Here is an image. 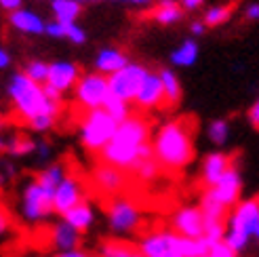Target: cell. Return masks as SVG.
Returning a JSON list of instances; mask_svg holds the SVG:
<instances>
[{
    "instance_id": "6da1fadb",
    "label": "cell",
    "mask_w": 259,
    "mask_h": 257,
    "mask_svg": "<svg viewBox=\"0 0 259 257\" xmlns=\"http://www.w3.org/2000/svg\"><path fill=\"white\" fill-rule=\"evenodd\" d=\"M152 124L141 114H131L116 128V135L110 144L99 152V160L112 164L124 173H131L135 166L154 156L152 152Z\"/></svg>"
},
{
    "instance_id": "7a4b0ae2",
    "label": "cell",
    "mask_w": 259,
    "mask_h": 257,
    "mask_svg": "<svg viewBox=\"0 0 259 257\" xmlns=\"http://www.w3.org/2000/svg\"><path fill=\"white\" fill-rule=\"evenodd\" d=\"M152 152L162 171L179 173L194 160V120L175 118L152 135Z\"/></svg>"
},
{
    "instance_id": "3957f363",
    "label": "cell",
    "mask_w": 259,
    "mask_h": 257,
    "mask_svg": "<svg viewBox=\"0 0 259 257\" xmlns=\"http://www.w3.org/2000/svg\"><path fill=\"white\" fill-rule=\"evenodd\" d=\"M7 91H9L13 112H15V116L21 122L30 124L38 116H57L59 118L63 101L51 99L45 93V87L32 82L23 72H17L11 76Z\"/></svg>"
},
{
    "instance_id": "277c9868",
    "label": "cell",
    "mask_w": 259,
    "mask_h": 257,
    "mask_svg": "<svg viewBox=\"0 0 259 257\" xmlns=\"http://www.w3.org/2000/svg\"><path fill=\"white\" fill-rule=\"evenodd\" d=\"M257 217H259V196L242 200L232 209V215L228 217L226 236H224V242L232 251L238 253L247 247L249 238L253 236Z\"/></svg>"
},
{
    "instance_id": "5b68a950",
    "label": "cell",
    "mask_w": 259,
    "mask_h": 257,
    "mask_svg": "<svg viewBox=\"0 0 259 257\" xmlns=\"http://www.w3.org/2000/svg\"><path fill=\"white\" fill-rule=\"evenodd\" d=\"M78 126H80V141H82L84 150L99 156V152L106 148L112 141V137L116 135L118 122L103 108H99V110L82 112Z\"/></svg>"
},
{
    "instance_id": "8992f818",
    "label": "cell",
    "mask_w": 259,
    "mask_h": 257,
    "mask_svg": "<svg viewBox=\"0 0 259 257\" xmlns=\"http://www.w3.org/2000/svg\"><path fill=\"white\" fill-rule=\"evenodd\" d=\"M53 194H55V190L45 188L40 182H36V177L30 179L21 190V202H19V213L23 217V222L32 226L47 222L55 213Z\"/></svg>"
},
{
    "instance_id": "52a82bcc",
    "label": "cell",
    "mask_w": 259,
    "mask_h": 257,
    "mask_svg": "<svg viewBox=\"0 0 259 257\" xmlns=\"http://www.w3.org/2000/svg\"><path fill=\"white\" fill-rule=\"evenodd\" d=\"M106 202V215H108V224L110 230L116 236H128V234H137L144 224V213H141L139 204L128 198L124 194L103 200Z\"/></svg>"
},
{
    "instance_id": "ba28073f",
    "label": "cell",
    "mask_w": 259,
    "mask_h": 257,
    "mask_svg": "<svg viewBox=\"0 0 259 257\" xmlns=\"http://www.w3.org/2000/svg\"><path fill=\"white\" fill-rule=\"evenodd\" d=\"M110 97V87H108V76L99 72H87L80 76V80L74 87V101L82 112L99 110Z\"/></svg>"
},
{
    "instance_id": "9c48e42d",
    "label": "cell",
    "mask_w": 259,
    "mask_h": 257,
    "mask_svg": "<svg viewBox=\"0 0 259 257\" xmlns=\"http://www.w3.org/2000/svg\"><path fill=\"white\" fill-rule=\"evenodd\" d=\"M148 74H150V70L144 66V63L131 61L122 70L108 76L110 95L118 97V99H122V101H126V104L133 106V101H135V97L139 93L141 84H144V80L148 78Z\"/></svg>"
},
{
    "instance_id": "30bf717a",
    "label": "cell",
    "mask_w": 259,
    "mask_h": 257,
    "mask_svg": "<svg viewBox=\"0 0 259 257\" xmlns=\"http://www.w3.org/2000/svg\"><path fill=\"white\" fill-rule=\"evenodd\" d=\"M128 186V173L116 169L112 164L99 162L91 173V188H93L103 200L120 196Z\"/></svg>"
},
{
    "instance_id": "8fae6325",
    "label": "cell",
    "mask_w": 259,
    "mask_h": 257,
    "mask_svg": "<svg viewBox=\"0 0 259 257\" xmlns=\"http://www.w3.org/2000/svg\"><path fill=\"white\" fill-rule=\"evenodd\" d=\"M87 200V184L84 179L78 177L76 173H68L61 179V184L55 188L53 194V209L57 215H66L70 209H74L76 204H80Z\"/></svg>"
},
{
    "instance_id": "7c38bea8",
    "label": "cell",
    "mask_w": 259,
    "mask_h": 257,
    "mask_svg": "<svg viewBox=\"0 0 259 257\" xmlns=\"http://www.w3.org/2000/svg\"><path fill=\"white\" fill-rule=\"evenodd\" d=\"M171 232L184 238H202L204 236V220L198 207L186 204L171 215Z\"/></svg>"
},
{
    "instance_id": "4fadbf2b",
    "label": "cell",
    "mask_w": 259,
    "mask_h": 257,
    "mask_svg": "<svg viewBox=\"0 0 259 257\" xmlns=\"http://www.w3.org/2000/svg\"><path fill=\"white\" fill-rule=\"evenodd\" d=\"M82 76V70L78 63L74 61H53L49 66V80L45 87L53 89V91H57L59 95L72 91V89L76 87V82L80 80Z\"/></svg>"
},
{
    "instance_id": "5bb4252c",
    "label": "cell",
    "mask_w": 259,
    "mask_h": 257,
    "mask_svg": "<svg viewBox=\"0 0 259 257\" xmlns=\"http://www.w3.org/2000/svg\"><path fill=\"white\" fill-rule=\"evenodd\" d=\"M209 194L217 200V202H222L224 207L230 211V209H234L238 200H240V192H242V179H240V173L236 169V164L232 166V169L219 179V182L206 190Z\"/></svg>"
},
{
    "instance_id": "9a60e30c",
    "label": "cell",
    "mask_w": 259,
    "mask_h": 257,
    "mask_svg": "<svg viewBox=\"0 0 259 257\" xmlns=\"http://www.w3.org/2000/svg\"><path fill=\"white\" fill-rule=\"evenodd\" d=\"M133 106L141 112H148V110H158V108H166L164 106V91H162V82H160V76L158 72H150L148 78L141 84L139 93L133 101Z\"/></svg>"
},
{
    "instance_id": "2e32d148",
    "label": "cell",
    "mask_w": 259,
    "mask_h": 257,
    "mask_svg": "<svg viewBox=\"0 0 259 257\" xmlns=\"http://www.w3.org/2000/svg\"><path fill=\"white\" fill-rule=\"evenodd\" d=\"M232 166H234V156L224 152H213L202 160V169H200V179L204 190L213 188L219 179H222Z\"/></svg>"
},
{
    "instance_id": "e0dca14e",
    "label": "cell",
    "mask_w": 259,
    "mask_h": 257,
    "mask_svg": "<svg viewBox=\"0 0 259 257\" xmlns=\"http://www.w3.org/2000/svg\"><path fill=\"white\" fill-rule=\"evenodd\" d=\"M80 240H82V234L76 232V230L63 220L55 222L49 228V245L53 247L57 253H68V251L78 249Z\"/></svg>"
},
{
    "instance_id": "ac0fdd59",
    "label": "cell",
    "mask_w": 259,
    "mask_h": 257,
    "mask_svg": "<svg viewBox=\"0 0 259 257\" xmlns=\"http://www.w3.org/2000/svg\"><path fill=\"white\" fill-rule=\"evenodd\" d=\"M128 63H131V61H128L124 51L108 47V49H101L99 53H97L93 68H95V72H99L103 76H112V74H116L118 70H122L124 66H128Z\"/></svg>"
},
{
    "instance_id": "d6986e66",
    "label": "cell",
    "mask_w": 259,
    "mask_h": 257,
    "mask_svg": "<svg viewBox=\"0 0 259 257\" xmlns=\"http://www.w3.org/2000/svg\"><path fill=\"white\" fill-rule=\"evenodd\" d=\"M9 21L15 30H19L23 34H30V36H40L47 30V21L30 9H19L15 13H11Z\"/></svg>"
},
{
    "instance_id": "ffe728a7",
    "label": "cell",
    "mask_w": 259,
    "mask_h": 257,
    "mask_svg": "<svg viewBox=\"0 0 259 257\" xmlns=\"http://www.w3.org/2000/svg\"><path fill=\"white\" fill-rule=\"evenodd\" d=\"M61 220L66 224H70L76 232L84 234V232L91 230V226L95 224V209H93V204H91L89 200H84L80 204H76L74 209H70L66 215L61 217Z\"/></svg>"
},
{
    "instance_id": "44dd1931",
    "label": "cell",
    "mask_w": 259,
    "mask_h": 257,
    "mask_svg": "<svg viewBox=\"0 0 259 257\" xmlns=\"http://www.w3.org/2000/svg\"><path fill=\"white\" fill-rule=\"evenodd\" d=\"M148 17L160 25H173V23L181 21L184 9H181L179 0H158V5L148 13Z\"/></svg>"
},
{
    "instance_id": "7402d4cb",
    "label": "cell",
    "mask_w": 259,
    "mask_h": 257,
    "mask_svg": "<svg viewBox=\"0 0 259 257\" xmlns=\"http://www.w3.org/2000/svg\"><path fill=\"white\" fill-rule=\"evenodd\" d=\"M45 34L53 38H66V40L74 45H84L87 42V32L80 28L78 23H61V21H51L47 23Z\"/></svg>"
},
{
    "instance_id": "603a6c76",
    "label": "cell",
    "mask_w": 259,
    "mask_h": 257,
    "mask_svg": "<svg viewBox=\"0 0 259 257\" xmlns=\"http://www.w3.org/2000/svg\"><path fill=\"white\" fill-rule=\"evenodd\" d=\"M99 257H144V255H141L135 242H128L124 238H108L101 242Z\"/></svg>"
},
{
    "instance_id": "cb8c5ba5",
    "label": "cell",
    "mask_w": 259,
    "mask_h": 257,
    "mask_svg": "<svg viewBox=\"0 0 259 257\" xmlns=\"http://www.w3.org/2000/svg\"><path fill=\"white\" fill-rule=\"evenodd\" d=\"M158 76H160L162 91H164V106L166 108H175L179 101H181V95H184L177 74L173 70H160Z\"/></svg>"
},
{
    "instance_id": "d4e9b609",
    "label": "cell",
    "mask_w": 259,
    "mask_h": 257,
    "mask_svg": "<svg viewBox=\"0 0 259 257\" xmlns=\"http://www.w3.org/2000/svg\"><path fill=\"white\" fill-rule=\"evenodd\" d=\"M51 11L55 15V21L76 23V19L82 13V5L78 0H51Z\"/></svg>"
},
{
    "instance_id": "484cf974",
    "label": "cell",
    "mask_w": 259,
    "mask_h": 257,
    "mask_svg": "<svg viewBox=\"0 0 259 257\" xmlns=\"http://www.w3.org/2000/svg\"><path fill=\"white\" fill-rule=\"evenodd\" d=\"M175 249H177L179 257H204V255H209L211 245L204 238H184V236H177Z\"/></svg>"
},
{
    "instance_id": "4316f807",
    "label": "cell",
    "mask_w": 259,
    "mask_h": 257,
    "mask_svg": "<svg viewBox=\"0 0 259 257\" xmlns=\"http://www.w3.org/2000/svg\"><path fill=\"white\" fill-rule=\"evenodd\" d=\"M196 59H198V45H196V40H192V38L184 40L171 53V63L179 68H190L196 63Z\"/></svg>"
},
{
    "instance_id": "83f0119b",
    "label": "cell",
    "mask_w": 259,
    "mask_h": 257,
    "mask_svg": "<svg viewBox=\"0 0 259 257\" xmlns=\"http://www.w3.org/2000/svg\"><path fill=\"white\" fill-rule=\"evenodd\" d=\"M236 3H238V0H232V3H226V5L211 7L209 11L204 13L202 23L206 25V28H217V25H224L232 17V13H234V9H236Z\"/></svg>"
},
{
    "instance_id": "f1b7e54d",
    "label": "cell",
    "mask_w": 259,
    "mask_h": 257,
    "mask_svg": "<svg viewBox=\"0 0 259 257\" xmlns=\"http://www.w3.org/2000/svg\"><path fill=\"white\" fill-rule=\"evenodd\" d=\"M66 175H68L66 164H63V162H53V164L45 166L40 173H36V182H40V184H42L45 188H49V190H55Z\"/></svg>"
},
{
    "instance_id": "f546056e",
    "label": "cell",
    "mask_w": 259,
    "mask_h": 257,
    "mask_svg": "<svg viewBox=\"0 0 259 257\" xmlns=\"http://www.w3.org/2000/svg\"><path fill=\"white\" fill-rule=\"evenodd\" d=\"M103 110H106L118 124H120L122 120H126V118L133 114V106H131V104H126V101L114 97V95H110V97L106 99V104H103Z\"/></svg>"
},
{
    "instance_id": "4dcf8cb0",
    "label": "cell",
    "mask_w": 259,
    "mask_h": 257,
    "mask_svg": "<svg viewBox=\"0 0 259 257\" xmlns=\"http://www.w3.org/2000/svg\"><path fill=\"white\" fill-rule=\"evenodd\" d=\"M160 164L156 162V158L154 156H150V158H144L141 160L135 169L131 171V175L135 177V179H139V182H154V179H156L158 175H160Z\"/></svg>"
},
{
    "instance_id": "1f68e13d",
    "label": "cell",
    "mask_w": 259,
    "mask_h": 257,
    "mask_svg": "<svg viewBox=\"0 0 259 257\" xmlns=\"http://www.w3.org/2000/svg\"><path fill=\"white\" fill-rule=\"evenodd\" d=\"M49 66H51V63H47V61H42V59H32V61L25 63L23 74L28 76L32 82L45 87L47 80H49Z\"/></svg>"
},
{
    "instance_id": "d6a6232c",
    "label": "cell",
    "mask_w": 259,
    "mask_h": 257,
    "mask_svg": "<svg viewBox=\"0 0 259 257\" xmlns=\"http://www.w3.org/2000/svg\"><path fill=\"white\" fill-rule=\"evenodd\" d=\"M228 135H230V124H228V120L219 118V120H213V122L209 124V139L213 141V144H217V146L226 144Z\"/></svg>"
},
{
    "instance_id": "836d02e7",
    "label": "cell",
    "mask_w": 259,
    "mask_h": 257,
    "mask_svg": "<svg viewBox=\"0 0 259 257\" xmlns=\"http://www.w3.org/2000/svg\"><path fill=\"white\" fill-rule=\"evenodd\" d=\"M209 257H238V253L232 251V249L226 245V242L222 240V242H215V245H211Z\"/></svg>"
},
{
    "instance_id": "e575fe53",
    "label": "cell",
    "mask_w": 259,
    "mask_h": 257,
    "mask_svg": "<svg viewBox=\"0 0 259 257\" xmlns=\"http://www.w3.org/2000/svg\"><path fill=\"white\" fill-rule=\"evenodd\" d=\"M11 228H13V217H11L9 209L0 202V238H3L5 234H9Z\"/></svg>"
},
{
    "instance_id": "d590c367",
    "label": "cell",
    "mask_w": 259,
    "mask_h": 257,
    "mask_svg": "<svg viewBox=\"0 0 259 257\" xmlns=\"http://www.w3.org/2000/svg\"><path fill=\"white\" fill-rule=\"evenodd\" d=\"M21 5H23V0H0V7H3L5 11H9V15L19 11V9H23Z\"/></svg>"
},
{
    "instance_id": "8d00e7d4",
    "label": "cell",
    "mask_w": 259,
    "mask_h": 257,
    "mask_svg": "<svg viewBox=\"0 0 259 257\" xmlns=\"http://www.w3.org/2000/svg\"><path fill=\"white\" fill-rule=\"evenodd\" d=\"M244 17H247L249 21H259V3L249 5L247 11H244Z\"/></svg>"
},
{
    "instance_id": "74e56055",
    "label": "cell",
    "mask_w": 259,
    "mask_h": 257,
    "mask_svg": "<svg viewBox=\"0 0 259 257\" xmlns=\"http://www.w3.org/2000/svg\"><path fill=\"white\" fill-rule=\"evenodd\" d=\"M179 5L184 11H196L204 5V0H179Z\"/></svg>"
},
{
    "instance_id": "f35d334b",
    "label": "cell",
    "mask_w": 259,
    "mask_h": 257,
    "mask_svg": "<svg viewBox=\"0 0 259 257\" xmlns=\"http://www.w3.org/2000/svg\"><path fill=\"white\" fill-rule=\"evenodd\" d=\"M11 66V53L7 49L0 47V70H7Z\"/></svg>"
},
{
    "instance_id": "ab89813d",
    "label": "cell",
    "mask_w": 259,
    "mask_h": 257,
    "mask_svg": "<svg viewBox=\"0 0 259 257\" xmlns=\"http://www.w3.org/2000/svg\"><path fill=\"white\" fill-rule=\"evenodd\" d=\"M249 120H251V124H253L255 128H259V101L251 108V112H249Z\"/></svg>"
},
{
    "instance_id": "60d3db41",
    "label": "cell",
    "mask_w": 259,
    "mask_h": 257,
    "mask_svg": "<svg viewBox=\"0 0 259 257\" xmlns=\"http://www.w3.org/2000/svg\"><path fill=\"white\" fill-rule=\"evenodd\" d=\"M55 257H93V255H89L82 249H74V251H68V253H57Z\"/></svg>"
},
{
    "instance_id": "b9f144b4",
    "label": "cell",
    "mask_w": 259,
    "mask_h": 257,
    "mask_svg": "<svg viewBox=\"0 0 259 257\" xmlns=\"http://www.w3.org/2000/svg\"><path fill=\"white\" fill-rule=\"evenodd\" d=\"M204 28H206V25H204L202 21H192V25H190V32H192L194 36H200V34L204 32Z\"/></svg>"
},
{
    "instance_id": "7bdbcfd3",
    "label": "cell",
    "mask_w": 259,
    "mask_h": 257,
    "mask_svg": "<svg viewBox=\"0 0 259 257\" xmlns=\"http://www.w3.org/2000/svg\"><path fill=\"white\" fill-rule=\"evenodd\" d=\"M114 3H124V5H133V7H146V5H152V0H114Z\"/></svg>"
},
{
    "instance_id": "ee69618b",
    "label": "cell",
    "mask_w": 259,
    "mask_h": 257,
    "mask_svg": "<svg viewBox=\"0 0 259 257\" xmlns=\"http://www.w3.org/2000/svg\"><path fill=\"white\" fill-rule=\"evenodd\" d=\"M253 236L259 240V217H257V222H255V228H253Z\"/></svg>"
},
{
    "instance_id": "f6af8a7d",
    "label": "cell",
    "mask_w": 259,
    "mask_h": 257,
    "mask_svg": "<svg viewBox=\"0 0 259 257\" xmlns=\"http://www.w3.org/2000/svg\"><path fill=\"white\" fill-rule=\"evenodd\" d=\"M80 5H84V3H101V0H78Z\"/></svg>"
},
{
    "instance_id": "bcb514c9",
    "label": "cell",
    "mask_w": 259,
    "mask_h": 257,
    "mask_svg": "<svg viewBox=\"0 0 259 257\" xmlns=\"http://www.w3.org/2000/svg\"><path fill=\"white\" fill-rule=\"evenodd\" d=\"M3 126H5V118L0 116V131H3Z\"/></svg>"
},
{
    "instance_id": "7dc6e473",
    "label": "cell",
    "mask_w": 259,
    "mask_h": 257,
    "mask_svg": "<svg viewBox=\"0 0 259 257\" xmlns=\"http://www.w3.org/2000/svg\"><path fill=\"white\" fill-rule=\"evenodd\" d=\"M204 257H209V255H204Z\"/></svg>"
}]
</instances>
